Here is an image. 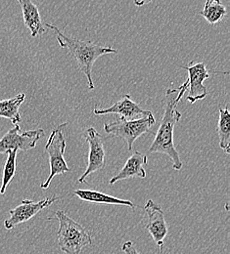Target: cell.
I'll list each match as a JSON object with an SVG mask.
<instances>
[{"mask_svg":"<svg viewBox=\"0 0 230 254\" xmlns=\"http://www.w3.org/2000/svg\"><path fill=\"white\" fill-rule=\"evenodd\" d=\"M186 91H188V80L176 89H166L163 119L154 141L149 148V153H158L167 156L175 170H180L183 163L174 146L173 131L175 125L181 119V114L177 110V105L182 100Z\"/></svg>","mask_w":230,"mask_h":254,"instance_id":"1","label":"cell"},{"mask_svg":"<svg viewBox=\"0 0 230 254\" xmlns=\"http://www.w3.org/2000/svg\"><path fill=\"white\" fill-rule=\"evenodd\" d=\"M45 27L54 32L59 45L67 49L74 57L79 70L86 76L89 90H93L94 83L92 80V67L94 63L104 55L117 54L118 50L110 46L100 45L92 41H84L70 37L61 32L57 27L50 24H45Z\"/></svg>","mask_w":230,"mask_h":254,"instance_id":"2","label":"cell"},{"mask_svg":"<svg viewBox=\"0 0 230 254\" xmlns=\"http://www.w3.org/2000/svg\"><path fill=\"white\" fill-rule=\"evenodd\" d=\"M55 218L59 222L57 242L61 252L65 254H80L83 249L92 245L90 234L65 211H56Z\"/></svg>","mask_w":230,"mask_h":254,"instance_id":"3","label":"cell"},{"mask_svg":"<svg viewBox=\"0 0 230 254\" xmlns=\"http://www.w3.org/2000/svg\"><path fill=\"white\" fill-rule=\"evenodd\" d=\"M68 124H63L56 127L50 134L46 145L45 152L48 155L50 172L47 179L40 185L42 190L49 188L53 178L55 176L65 174L71 171V168L68 166L66 160L64 159V154L66 151V139L64 135V127Z\"/></svg>","mask_w":230,"mask_h":254,"instance_id":"4","label":"cell"},{"mask_svg":"<svg viewBox=\"0 0 230 254\" xmlns=\"http://www.w3.org/2000/svg\"><path fill=\"white\" fill-rule=\"evenodd\" d=\"M155 124L156 120L151 112L146 116L130 121L118 119L113 123L104 125V130L111 136L124 139L128 145L129 151H132L134 142L139 137L149 132Z\"/></svg>","mask_w":230,"mask_h":254,"instance_id":"5","label":"cell"},{"mask_svg":"<svg viewBox=\"0 0 230 254\" xmlns=\"http://www.w3.org/2000/svg\"><path fill=\"white\" fill-rule=\"evenodd\" d=\"M43 135L44 131L41 128L21 132V127L16 125L0 139V155L13 150L23 152L33 150Z\"/></svg>","mask_w":230,"mask_h":254,"instance_id":"6","label":"cell"},{"mask_svg":"<svg viewBox=\"0 0 230 254\" xmlns=\"http://www.w3.org/2000/svg\"><path fill=\"white\" fill-rule=\"evenodd\" d=\"M85 140L89 146V153L86 169L84 173L77 179V182L81 184L85 183L86 178L92 173H95L104 168L106 158L104 138L94 127H89L86 129Z\"/></svg>","mask_w":230,"mask_h":254,"instance_id":"7","label":"cell"},{"mask_svg":"<svg viewBox=\"0 0 230 254\" xmlns=\"http://www.w3.org/2000/svg\"><path fill=\"white\" fill-rule=\"evenodd\" d=\"M59 199L58 196L45 197L37 202L31 199H24L22 203L13 209L9 210L10 217L4 221V228L8 231L15 228L17 225L28 222L41 210L51 206Z\"/></svg>","mask_w":230,"mask_h":254,"instance_id":"8","label":"cell"},{"mask_svg":"<svg viewBox=\"0 0 230 254\" xmlns=\"http://www.w3.org/2000/svg\"><path fill=\"white\" fill-rule=\"evenodd\" d=\"M144 211L146 214L145 229L148 231L154 243L159 248L161 254L164 253V239L168 233L167 225L164 219V211L161 206L154 202L152 199H148Z\"/></svg>","mask_w":230,"mask_h":254,"instance_id":"9","label":"cell"},{"mask_svg":"<svg viewBox=\"0 0 230 254\" xmlns=\"http://www.w3.org/2000/svg\"><path fill=\"white\" fill-rule=\"evenodd\" d=\"M188 72V95L186 97L190 104L205 99L208 95L204 81L210 77V73L204 63L191 61L185 66H181Z\"/></svg>","mask_w":230,"mask_h":254,"instance_id":"10","label":"cell"},{"mask_svg":"<svg viewBox=\"0 0 230 254\" xmlns=\"http://www.w3.org/2000/svg\"><path fill=\"white\" fill-rule=\"evenodd\" d=\"M150 111H144L141 109V107L133 102L132 96L130 94H126L124 97L118 101L117 103L113 104L111 107L106 109H98L97 107L94 108L93 114L95 116H104V115H110L115 114L120 117L122 120H134L138 117H143L148 114H150Z\"/></svg>","mask_w":230,"mask_h":254,"instance_id":"11","label":"cell"},{"mask_svg":"<svg viewBox=\"0 0 230 254\" xmlns=\"http://www.w3.org/2000/svg\"><path fill=\"white\" fill-rule=\"evenodd\" d=\"M147 156L141 154L140 152L133 153L128 159L121 171L117 175L113 176V178L109 181V184L114 185L119 181L131 178L144 179L146 177L145 165L147 164Z\"/></svg>","mask_w":230,"mask_h":254,"instance_id":"12","label":"cell"},{"mask_svg":"<svg viewBox=\"0 0 230 254\" xmlns=\"http://www.w3.org/2000/svg\"><path fill=\"white\" fill-rule=\"evenodd\" d=\"M21 6L25 26L29 29L33 37L45 33L39 10L32 0H17Z\"/></svg>","mask_w":230,"mask_h":254,"instance_id":"13","label":"cell"},{"mask_svg":"<svg viewBox=\"0 0 230 254\" xmlns=\"http://www.w3.org/2000/svg\"><path fill=\"white\" fill-rule=\"evenodd\" d=\"M73 193L82 201H88L97 204H110V205H123L135 209L137 206L128 199H122L98 190H75Z\"/></svg>","mask_w":230,"mask_h":254,"instance_id":"14","label":"cell"},{"mask_svg":"<svg viewBox=\"0 0 230 254\" xmlns=\"http://www.w3.org/2000/svg\"><path fill=\"white\" fill-rule=\"evenodd\" d=\"M26 100V94L20 93L18 95L0 101V118L9 120L14 126L22 122L20 115V107Z\"/></svg>","mask_w":230,"mask_h":254,"instance_id":"15","label":"cell"},{"mask_svg":"<svg viewBox=\"0 0 230 254\" xmlns=\"http://www.w3.org/2000/svg\"><path fill=\"white\" fill-rule=\"evenodd\" d=\"M219 139H220V147L227 154L230 153V113L229 106L225 108H220V119L217 129Z\"/></svg>","mask_w":230,"mask_h":254,"instance_id":"16","label":"cell"},{"mask_svg":"<svg viewBox=\"0 0 230 254\" xmlns=\"http://www.w3.org/2000/svg\"><path fill=\"white\" fill-rule=\"evenodd\" d=\"M227 14V8L223 5L221 0H206L204 9L200 12V15L212 26L220 23Z\"/></svg>","mask_w":230,"mask_h":254,"instance_id":"17","label":"cell"},{"mask_svg":"<svg viewBox=\"0 0 230 254\" xmlns=\"http://www.w3.org/2000/svg\"><path fill=\"white\" fill-rule=\"evenodd\" d=\"M8 157L6 159L4 168H3V176H2V182L0 187V194H4L7 187L13 180L15 173H16V159L18 151L13 150L7 153Z\"/></svg>","mask_w":230,"mask_h":254,"instance_id":"18","label":"cell"},{"mask_svg":"<svg viewBox=\"0 0 230 254\" xmlns=\"http://www.w3.org/2000/svg\"><path fill=\"white\" fill-rule=\"evenodd\" d=\"M122 252L125 254H142L136 250V248L132 241H128L123 244Z\"/></svg>","mask_w":230,"mask_h":254,"instance_id":"19","label":"cell"},{"mask_svg":"<svg viewBox=\"0 0 230 254\" xmlns=\"http://www.w3.org/2000/svg\"><path fill=\"white\" fill-rule=\"evenodd\" d=\"M152 0H134V4L138 7H141V6H144L146 4H149L151 3Z\"/></svg>","mask_w":230,"mask_h":254,"instance_id":"20","label":"cell"}]
</instances>
